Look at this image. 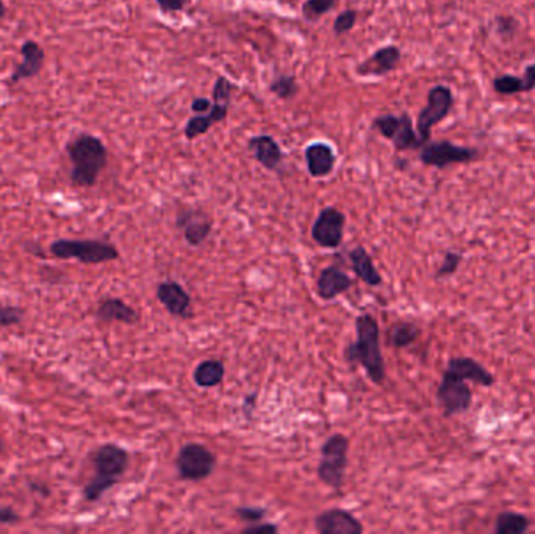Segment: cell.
<instances>
[{
    "mask_svg": "<svg viewBox=\"0 0 535 534\" xmlns=\"http://www.w3.org/2000/svg\"><path fill=\"white\" fill-rule=\"evenodd\" d=\"M70 162V183L74 187L91 188L108 164V149L99 136L79 134L66 145Z\"/></svg>",
    "mask_w": 535,
    "mask_h": 534,
    "instance_id": "1",
    "label": "cell"
},
{
    "mask_svg": "<svg viewBox=\"0 0 535 534\" xmlns=\"http://www.w3.org/2000/svg\"><path fill=\"white\" fill-rule=\"evenodd\" d=\"M357 342L350 343L344 356L352 367L361 365L374 384L380 386L385 381V361L380 350V329L378 320L371 314H361L355 320Z\"/></svg>",
    "mask_w": 535,
    "mask_h": 534,
    "instance_id": "2",
    "label": "cell"
},
{
    "mask_svg": "<svg viewBox=\"0 0 535 534\" xmlns=\"http://www.w3.org/2000/svg\"><path fill=\"white\" fill-rule=\"evenodd\" d=\"M128 452L117 444H104L91 456L94 476L83 489V499L96 503L107 491L115 488L127 472Z\"/></svg>",
    "mask_w": 535,
    "mask_h": 534,
    "instance_id": "3",
    "label": "cell"
},
{
    "mask_svg": "<svg viewBox=\"0 0 535 534\" xmlns=\"http://www.w3.org/2000/svg\"><path fill=\"white\" fill-rule=\"evenodd\" d=\"M49 251L61 260H77L85 265H99L119 258V251L102 240H72L60 239L51 243Z\"/></svg>",
    "mask_w": 535,
    "mask_h": 534,
    "instance_id": "4",
    "label": "cell"
},
{
    "mask_svg": "<svg viewBox=\"0 0 535 534\" xmlns=\"http://www.w3.org/2000/svg\"><path fill=\"white\" fill-rule=\"evenodd\" d=\"M350 441L343 435L331 436L321 446V461L316 469L318 478L332 489L343 488L344 473L348 467Z\"/></svg>",
    "mask_w": 535,
    "mask_h": 534,
    "instance_id": "5",
    "label": "cell"
},
{
    "mask_svg": "<svg viewBox=\"0 0 535 534\" xmlns=\"http://www.w3.org/2000/svg\"><path fill=\"white\" fill-rule=\"evenodd\" d=\"M372 129L379 132L380 136L390 140L396 149V153H406V151H419L425 145L419 138L418 132L413 126L412 117L408 113L393 115L385 113L372 119Z\"/></svg>",
    "mask_w": 535,
    "mask_h": 534,
    "instance_id": "6",
    "label": "cell"
},
{
    "mask_svg": "<svg viewBox=\"0 0 535 534\" xmlns=\"http://www.w3.org/2000/svg\"><path fill=\"white\" fill-rule=\"evenodd\" d=\"M215 453L199 442H188L177 453L175 469L183 482H202L215 472Z\"/></svg>",
    "mask_w": 535,
    "mask_h": 534,
    "instance_id": "7",
    "label": "cell"
},
{
    "mask_svg": "<svg viewBox=\"0 0 535 534\" xmlns=\"http://www.w3.org/2000/svg\"><path fill=\"white\" fill-rule=\"evenodd\" d=\"M454 107L453 89L446 85H436L427 93V102L417 117L415 129L423 143L431 141L432 129L449 117Z\"/></svg>",
    "mask_w": 535,
    "mask_h": 534,
    "instance_id": "8",
    "label": "cell"
},
{
    "mask_svg": "<svg viewBox=\"0 0 535 534\" xmlns=\"http://www.w3.org/2000/svg\"><path fill=\"white\" fill-rule=\"evenodd\" d=\"M479 159V151L474 147L459 146L453 141H427L419 149V160L426 166L445 170L451 164H472Z\"/></svg>",
    "mask_w": 535,
    "mask_h": 534,
    "instance_id": "9",
    "label": "cell"
},
{
    "mask_svg": "<svg viewBox=\"0 0 535 534\" xmlns=\"http://www.w3.org/2000/svg\"><path fill=\"white\" fill-rule=\"evenodd\" d=\"M436 401L442 406L446 417L459 416L470 409L473 403L472 389L468 388L466 381L451 371L443 373V379L436 389Z\"/></svg>",
    "mask_w": 535,
    "mask_h": 534,
    "instance_id": "10",
    "label": "cell"
},
{
    "mask_svg": "<svg viewBox=\"0 0 535 534\" xmlns=\"http://www.w3.org/2000/svg\"><path fill=\"white\" fill-rule=\"evenodd\" d=\"M346 226L343 211L335 207H326L320 211L312 226V239L321 248L335 249L342 245Z\"/></svg>",
    "mask_w": 535,
    "mask_h": 534,
    "instance_id": "11",
    "label": "cell"
},
{
    "mask_svg": "<svg viewBox=\"0 0 535 534\" xmlns=\"http://www.w3.org/2000/svg\"><path fill=\"white\" fill-rule=\"evenodd\" d=\"M314 529L320 534H361V520L342 508H332L314 517Z\"/></svg>",
    "mask_w": 535,
    "mask_h": 534,
    "instance_id": "12",
    "label": "cell"
},
{
    "mask_svg": "<svg viewBox=\"0 0 535 534\" xmlns=\"http://www.w3.org/2000/svg\"><path fill=\"white\" fill-rule=\"evenodd\" d=\"M401 49L398 46L379 47L378 51L363 60L361 65L355 68V72L361 77H382L390 74L401 63Z\"/></svg>",
    "mask_w": 535,
    "mask_h": 534,
    "instance_id": "13",
    "label": "cell"
},
{
    "mask_svg": "<svg viewBox=\"0 0 535 534\" xmlns=\"http://www.w3.org/2000/svg\"><path fill=\"white\" fill-rule=\"evenodd\" d=\"M157 300L173 317L192 318V296L179 282H160L155 290Z\"/></svg>",
    "mask_w": 535,
    "mask_h": 534,
    "instance_id": "14",
    "label": "cell"
},
{
    "mask_svg": "<svg viewBox=\"0 0 535 534\" xmlns=\"http://www.w3.org/2000/svg\"><path fill=\"white\" fill-rule=\"evenodd\" d=\"M177 228L183 232L188 245L201 247L209 239L213 223L202 211L183 209L177 213Z\"/></svg>",
    "mask_w": 535,
    "mask_h": 534,
    "instance_id": "15",
    "label": "cell"
},
{
    "mask_svg": "<svg viewBox=\"0 0 535 534\" xmlns=\"http://www.w3.org/2000/svg\"><path fill=\"white\" fill-rule=\"evenodd\" d=\"M21 57L23 61L16 65L13 70L12 76H10V83L16 85V83L23 82V80H30L33 77L38 76L44 68V61H46V52L40 44L36 42H23L21 46Z\"/></svg>",
    "mask_w": 535,
    "mask_h": 534,
    "instance_id": "16",
    "label": "cell"
},
{
    "mask_svg": "<svg viewBox=\"0 0 535 534\" xmlns=\"http://www.w3.org/2000/svg\"><path fill=\"white\" fill-rule=\"evenodd\" d=\"M248 147L254 155V159L262 164L263 168H267L268 171H276V173L282 170L286 154L282 151L279 143L274 140V136H250Z\"/></svg>",
    "mask_w": 535,
    "mask_h": 534,
    "instance_id": "17",
    "label": "cell"
},
{
    "mask_svg": "<svg viewBox=\"0 0 535 534\" xmlns=\"http://www.w3.org/2000/svg\"><path fill=\"white\" fill-rule=\"evenodd\" d=\"M354 286V279L348 276L337 265L323 268L316 279V292L321 300H335L338 295L346 294Z\"/></svg>",
    "mask_w": 535,
    "mask_h": 534,
    "instance_id": "18",
    "label": "cell"
},
{
    "mask_svg": "<svg viewBox=\"0 0 535 534\" xmlns=\"http://www.w3.org/2000/svg\"><path fill=\"white\" fill-rule=\"evenodd\" d=\"M305 155V164H307V171L312 177L316 179H323L331 174L333 168H335V153L327 143L323 141H314L312 145L305 147L304 151Z\"/></svg>",
    "mask_w": 535,
    "mask_h": 534,
    "instance_id": "19",
    "label": "cell"
},
{
    "mask_svg": "<svg viewBox=\"0 0 535 534\" xmlns=\"http://www.w3.org/2000/svg\"><path fill=\"white\" fill-rule=\"evenodd\" d=\"M211 102H213V106L210 108L209 113L196 115V117H192L188 119L185 130H183L186 140H196L198 136L207 134L215 124L222 123L226 119L227 115H229V107H230V104L216 102V100H211Z\"/></svg>",
    "mask_w": 535,
    "mask_h": 534,
    "instance_id": "20",
    "label": "cell"
},
{
    "mask_svg": "<svg viewBox=\"0 0 535 534\" xmlns=\"http://www.w3.org/2000/svg\"><path fill=\"white\" fill-rule=\"evenodd\" d=\"M455 376L462 378L464 381H473L483 386V388H492L494 378L487 369L476 362L472 358H453L449 359L448 369Z\"/></svg>",
    "mask_w": 535,
    "mask_h": 534,
    "instance_id": "21",
    "label": "cell"
},
{
    "mask_svg": "<svg viewBox=\"0 0 535 534\" xmlns=\"http://www.w3.org/2000/svg\"><path fill=\"white\" fill-rule=\"evenodd\" d=\"M96 317L100 322H119L124 324H136L140 322V314L135 311L132 305L119 298H105L100 301L99 307L96 311Z\"/></svg>",
    "mask_w": 535,
    "mask_h": 534,
    "instance_id": "22",
    "label": "cell"
},
{
    "mask_svg": "<svg viewBox=\"0 0 535 534\" xmlns=\"http://www.w3.org/2000/svg\"><path fill=\"white\" fill-rule=\"evenodd\" d=\"M350 260L355 276L359 277L361 282H365L370 287H379L384 281L380 273L372 264L371 256L367 253L365 248L355 247L354 249H351Z\"/></svg>",
    "mask_w": 535,
    "mask_h": 534,
    "instance_id": "23",
    "label": "cell"
},
{
    "mask_svg": "<svg viewBox=\"0 0 535 534\" xmlns=\"http://www.w3.org/2000/svg\"><path fill=\"white\" fill-rule=\"evenodd\" d=\"M226 376V367L220 359H207L192 371V381L199 388H218Z\"/></svg>",
    "mask_w": 535,
    "mask_h": 534,
    "instance_id": "24",
    "label": "cell"
},
{
    "mask_svg": "<svg viewBox=\"0 0 535 534\" xmlns=\"http://www.w3.org/2000/svg\"><path fill=\"white\" fill-rule=\"evenodd\" d=\"M530 520L518 512H501L494 522L496 534H523L530 529Z\"/></svg>",
    "mask_w": 535,
    "mask_h": 534,
    "instance_id": "25",
    "label": "cell"
},
{
    "mask_svg": "<svg viewBox=\"0 0 535 534\" xmlns=\"http://www.w3.org/2000/svg\"><path fill=\"white\" fill-rule=\"evenodd\" d=\"M269 91L280 100H290L296 98L299 93L296 76L280 74V76L274 77L273 82L269 83Z\"/></svg>",
    "mask_w": 535,
    "mask_h": 534,
    "instance_id": "26",
    "label": "cell"
},
{
    "mask_svg": "<svg viewBox=\"0 0 535 534\" xmlns=\"http://www.w3.org/2000/svg\"><path fill=\"white\" fill-rule=\"evenodd\" d=\"M419 329L417 324L401 322L390 329V343L395 348H408L418 339Z\"/></svg>",
    "mask_w": 535,
    "mask_h": 534,
    "instance_id": "27",
    "label": "cell"
},
{
    "mask_svg": "<svg viewBox=\"0 0 535 534\" xmlns=\"http://www.w3.org/2000/svg\"><path fill=\"white\" fill-rule=\"evenodd\" d=\"M493 89L501 96H513V94L526 93L523 77L513 74H502L494 77Z\"/></svg>",
    "mask_w": 535,
    "mask_h": 534,
    "instance_id": "28",
    "label": "cell"
},
{
    "mask_svg": "<svg viewBox=\"0 0 535 534\" xmlns=\"http://www.w3.org/2000/svg\"><path fill=\"white\" fill-rule=\"evenodd\" d=\"M338 0H305L303 4V18L309 23H316L326 13L337 5Z\"/></svg>",
    "mask_w": 535,
    "mask_h": 534,
    "instance_id": "29",
    "label": "cell"
},
{
    "mask_svg": "<svg viewBox=\"0 0 535 534\" xmlns=\"http://www.w3.org/2000/svg\"><path fill=\"white\" fill-rule=\"evenodd\" d=\"M233 91H235V87H233L232 83L227 80L226 77H216L215 85H213V94H211L213 99L211 100L224 102V104H230Z\"/></svg>",
    "mask_w": 535,
    "mask_h": 534,
    "instance_id": "30",
    "label": "cell"
},
{
    "mask_svg": "<svg viewBox=\"0 0 535 534\" xmlns=\"http://www.w3.org/2000/svg\"><path fill=\"white\" fill-rule=\"evenodd\" d=\"M23 309L16 305H0V328H10L21 323Z\"/></svg>",
    "mask_w": 535,
    "mask_h": 534,
    "instance_id": "31",
    "label": "cell"
},
{
    "mask_svg": "<svg viewBox=\"0 0 535 534\" xmlns=\"http://www.w3.org/2000/svg\"><path fill=\"white\" fill-rule=\"evenodd\" d=\"M359 14L355 10H344L343 13H340L335 21H333V32L337 35H344V33H350L351 30L354 29L355 23H357Z\"/></svg>",
    "mask_w": 535,
    "mask_h": 534,
    "instance_id": "32",
    "label": "cell"
},
{
    "mask_svg": "<svg viewBox=\"0 0 535 534\" xmlns=\"http://www.w3.org/2000/svg\"><path fill=\"white\" fill-rule=\"evenodd\" d=\"M267 514V510L260 508V506H239L235 510V516L239 517V520L248 523L262 522Z\"/></svg>",
    "mask_w": 535,
    "mask_h": 534,
    "instance_id": "33",
    "label": "cell"
},
{
    "mask_svg": "<svg viewBox=\"0 0 535 534\" xmlns=\"http://www.w3.org/2000/svg\"><path fill=\"white\" fill-rule=\"evenodd\" d=\"M494 23H496V32L501 38H513V35L517 33V19L512 16H498L494 19Z\"/></svg>",
    "mask_w": 535,
    "mask_h": 534,
    "instance_id": "34",
    "label": "cell"
},
{
    "mask_svg": "<svg viewBox=\"0 0 535 534\" xmlns=\"http://www.w3.org/2000/svg\"><path fill=\"white\" fill-rule=\"evenodd\" d=\"M460 262H462L460 254L446 253V256L443 258V264L436 270V277L451 276L459 268Z\"/></svg>",
    "mask_w": 535,
    "mask_h": 534,
    "instance_id": "35",
    "label": "cell"
},
{
    "mask_svg": "<svg viewBox=\"0 0 535 534\" xmlns=\"http://www.w3.org/2000/svg\"><path fill=\"white\" fill-rule=\"evenodd\" d=\"M157 2L160 12L164 14H174V13H181L185 10V6L192 2V0H155Z\"/></svg>",
    "mask_w": 535,
    "mask_h": 534,
    "instance_id": "36",
    "label": "cell"
},
{
    "mask_svg": "<svg viewBox=\"0 0 535 534\" xmlns=\"http://www.w3.org/2000/svg\"><path fill=\"white\" fill-rule=\"evenodd\" d=\"M279 531V527L269 522L250 523L249 527L243 529V534H276Z\"/></svg>",
    "mask_w": 535,
    "mask_h": 534,
    "instance_id": "37",
    "label": "cell"
},
{
    "mask_svg": "<svg viewBox=\"0 0 535 534\" xmlns=\"http://www.w3.org/2000/svg\"><path fill=\"white\" fill-rule=\"evenodd\" d=\"M21 516L13 510L12 506H2L0 508V525H14L19 523Z\"/></svg>",
    "mask_w": 535,
    "mask_h": 534,
    "instance_id": "38",
    "label": "cell"
},
{
    "mask_svg": "<svg viewBox=\"0 0 535 534\" xmlns=\"http://www.w3.org/2000/svg\"><path fill=\"white\" fill-rule=\"evenodd\" d=\"M211 106H213V102L207 98H196L192 102V112L194 115H204V113L210 112Z\"/></svg>",
    "mask_w": 535,
    "mask_h": 534,
    "instance_id": "39",
    "label": "cell"
},
{
    "mask_svg": "<svg viewBox=\"0 0 535 534\" xmlns=\"http://www.w3.org/2000/svg\"><path fill=\"white\" fill-rule=\"evenodd\" d=\"M524 85H526V93L530 89H535V61L526 66L523 76Z\"/></svg>",
    "mask_w": 535,
    "mask_h": 534,
    "instance_id": "40",
    "label": "cell"
},
{
    "mask_svg": "<svg viewBox=\"0 0 535 534\" xmlns=\"http://www.w3.org/2000/svg\"><path fill=\"white\" fill-rule=\"evenodd\" d=\"M6 14V5L4 4V0H0V21L5 18Z\"/></svg>",
    "mask_w": 535,
    "mask_h": 534,
    "instance_id": "41",
    "label": "cell"
}]
</instances>
